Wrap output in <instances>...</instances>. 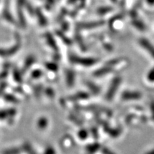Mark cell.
<instances>
[{
	"instance_id": "obj_1",
	"label": "cell",
	"mask_w": 154,
	"mask_h": 154,
	"mask_svg": "<svg viewBox=\"0 0 154 154\" xmlns=\"http://www.w3.org/2000/svg\"><path fill=\"white\" fill-rule=\"evenodd\" d=\"M72 61L73 62L79 63V64L84 65V66H91L94 64L96 62V60L91 58H79L76 57H73L72 58Z\"/></svg>"
},
{
	"instance_id": "obj_2",
	"label": "cell",
	"mask_w": 154,
	"mask_h": 154,
	"mask_svg": "<svg viewBox=\"0 0 154 154\" xmlns=\"http://www.w3.org/2000/svg\"><path fill=\"white\" fill-rule=\"evenodd\" d=\"M19 47V44L15 45L14 47L11 48V49H7V50H4V49H0V55L1 56H9V55H12L16 52L18 50Z\"/></svg>"
},
{
	"instance_id": "obj_3",
	"label": "cell",
	"mask_w": 154,
	"mask_h": 154,
	"mask_svg": "<svg viewBox=\"0 0 154 154\" xmlns=\"http://www.w3.org/2000/svg\"><path fill=\"white\" fill-rule=\"evenodd\" d=\"M140 44L142 45V47H143L146 50H148L153 57H154V47L149 42H148L146 39H141L140 40Z\"/></svg>"
},
{
	"instance_id": "obj_4",
	"label": "cell",
	"mask_w": 154,
	"mask_h": 154,
	"mask_svg": "<svg viewBox=\"0 0 154 154\" xmlns=\"http://www.w3.org/2000/svg\"><path fill=\"white\" fill-rule=\"evenodd\" d=\"M140 96L139 94L138 93H131V94L130 92H125V93L123 94V97L124 99H137Z\"/></svg>"
},
{
	"instance_id": "obj_5",
	"label": "cell",
	"mask_w": 154,
	"mask_h": 154,
	"mask_svg": "<svg viewBox=\"0 0 154 154\" xmlns=\"http://www.w3.org/2000/svg\"><path fill=\"white\" fill-rule=\"evenodd\" d=\"M21 150L19 148H13V149H7L2 152V154H20Z\"/></svg>"
},
{
	"instance_id": "obj_6",
	"label": "cell",
	"mask_w": 154,
	"mask_h": 154,
	"mask_svg": "<svg viewBox=\"0 0 154 154\" xmlns=\"http://www.w3.org/2000/svg\"><path fill=\"white\" fill-rule=\"evenodd\" d=\"M47 126V120L45 118L40 119L38 121V126L40 128H44Z\"/></svg>"
},
{
	"instance_id": "obj_7",
	"label": "cell",
	"mask_w": 154,
	"mask_h": 154,
	"mask_svg": "<svg viewBox=\"0 0 154 154\" xmlns=\"http://www.w3.org/2000/svg\"><path fill=\"white\" fill-rule=\"evenodd\" d=\"M23 148H24V151L26 152H27L29 154H36V152L34 151L33 149H32V147L29 145V144L24 143Z\"/></svg>"
},
{
	"instance_id": "obj_8",
	"label": "cell",
	"mask_w": 154,
	"mask_h": 154,
	"mask_svg": "<svg viewBox=\"0 0 154 154\" xmlns=\"http://www.w3.org/2000/svg\"><path fill=\"white\" fill-rule=\"evenodd\" d=\"M118 82H119V81H115V82H113V84H112V87H111L110 91H109V93L108 94V96H107L108 98H109V99H111V96H113V93L115 92L116 88L117 85H118Z\"/></svg>"
},
{
	"instance_id": "obj_9",
	"label": "cell",
	"mask_w": 154,
	"mask_h": 154,
	"mask_svg": "<svg viewBox=\"0 0 154 154\" xmlns=\"http://www.w3.org/2000/svg\"><path fill=\"white\" fill-rule=\"evenodd\" d=\"M99 149V144H94V145H91L89 146H88L87 150L89 151L90 154H92L94 152L97 151L98 149Z\"/></svg>"
},
{
	"instance_id": "obj_10",
	"label": "cell",
	"mask_w": 154,
	"mask_h": 154,
	"mask_svg": "<svg viewBox=\"0 0 154 154\" xmlns=\"http://www.w3.org/2000/svg\"><path fill=\"white\" fill-rule=\"evenodd\" d=\"M33 62H34V58L33 57L29 58L26 61V63H25V68H28V67H29L33 63Z\"/></svg>"
},
{
	"instance_id": "obj_11",
	"label": "cell",
	"mask_w": 154,
	"mask_h": 154,
	"mask_svg": "<svg viewBox=\"0 0 154 154\" xmlns=\"http://www.w3.org/2000/svg\"><path fill=\"white\" fill-rule=\"evenodd\" d=\"M7 116H9V114H8V112H7V111H0V119H4Z\"/></svg>"
},
{
	"instance_id": "obj_12",
	"label": "cell",
	"mask_w": 154,
	"mask_h": 154,
	"mask_svg": "<svg viewBox=\"0 0 154 154\" xmlns=\"http://www.w3.org/2000/svg\"><path fill=\"white\" fill-rule=\"evenodd\" d=\"M79 136L82 139H85V138H87V133H86V131H82L79 134Z\"/></svg>"
},
{
	"instance_id": "obj_13",
	"label": "cell",
	"mask_w": 154,
	"mask_h": 154,
	"mask_svg": "<svg viewBox=\"0 0 154 154\" xmlns=\"http://www.w3.org/2000/svg\"><path fill=\"white\" fill-rule=\"evenodd\" d=\"M44 154H55V151L54 150L53 148L49 147L46 149L45 152H44Z\"/></svg>"
},
{
	"instance_id": "obj_14",
	"label": "cell",
	"mask_w": 154,
	"mask_h": 154,
	"mask_svg": "<svg viewBox=\"0 0 154 154\" xmlns=\"http://www.w3.org/2000/svg\"><path fill=\"white\" fill-rule=\"evenodd\" d=\"M32 76L34 77V78H36V77H39L42 76V72L41 71H38V70H36V71H34V72L32 73Z\"/></svg>"
},
{
	"instance_id": "obj_15",
	"label": "cell",
	"mask_w": 154,
	"mask_h": 154,
	"mask_svg": "<svg viewBox=\"0 0 154 154\" xmlns=\"http://www.w3.org/2000/svg\"><path fill=\"white\" fill-rule=\"evenodd\" d=\"M102 153H103V154H115L109 149H106V148H103V149H102Z\"/></svg>"
},
{
	"instance_id": "obj_16",
	"label": "cell",
	"mask_w": 154,
	"mask_h": 154,
	"mask_svg": "<svg viewBox=\"0 0 154 154\" xmlns=\"http://www.w3.org/2000/svg\"><path fill=\"white\" fill-rule=\"evenodd\" d=\"M146 2H147L148 4H149L151 5H154V0H146Z\"/></svg>"
},
{
	"instance_id": "obj_17",
	"label": "cell",
	"mask_w": 154,
	"mask_h": 154,
	"mask_svg": "<svg viewBox=\"0 0 154 154\" xmlns=\"http://www.w3.org/2000/svg\"><path fill=\"white\" fill-rule=\"evenodd\" d=\"M146 154H154V149L151 150V151H150L149 152H148V153H146Z\"/></svg>"
},
{
	"instance_id": "obj_18",
	"label": "cell",
	"mask_w": 154,
	"mask_h": 154,
	"mask_svg": "<svg viewBox=\"0 0 154 154\" xmlns=\"http://www.w3.org/2000/svg\"><path fill=\"white\" fill-rule=\"evenodd\" d=\"M89 154H90V153H89Z\"/></svg>"
}]
</instances>
